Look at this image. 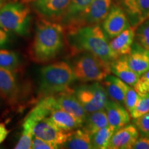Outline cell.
I'll list each match as a JSON object with an SVG mask.
<instances>
[{"label": "cell", "instance_id": "obj_1", "mask_svg": "<svg viewBox=\"0 0 149 149\" xmlns=\"http://www.w3.org/2000/svg\"><path fill=\"white\" fill-rule=\"evenodd\" d=\"M66 32L59 22L40 18L35 24V35L29 48L31 60L46 64L55 59L64 48Z\"/></svg>", "mask_w": 149, "mask_h": 149}, {"label": "cell", "instance_id": "obj_2", "mask_svg": "<svg viewBox=\"0 0 149 149\" xmlns=\"http://www.w3.org/2000/svg\"><path fill=\"white\" fill-rule=\"evenodd\" d=\"M66 33L72 55L88 52L111 62L109 38L100 25L84 26Z\"/></svg>", "mask_w": 149, "mask_h": 149}, {"label": "cell", "instance_id": "obj_3", "mask_svg": "<svg viewBox=\"0 0 149 149\" xmlns=\"http://www.w3.org/2000/svg\"><path fill=\"white\" fill-rule=\"evenodd\" d=\"M74 78L72 66L64 61L46 65L40 70L39 93L42 97L52 96L70 88Z\"/></svg>", "mask_w": 149, "mask_h": 149}, {"label": "cell", "instance_id": "obj_4", "mask_svg": "<svg viewBox=\"0 0 149 149\" xmlns=\"http://www.w3.org/2000/svg\"><path fill=\"white\" fill-rule=\"evenodd\" d=\"M31 25V10L27 3L12 1L0 8V27L8 33L27 36Z\"/></svg>", "mask_w": 149, "mask_h": 149}, {"label": "cell", "instance_id": "obj_5", "mask_svg": "<svg viewBox=\"0 0 149 149\" xmlns=\"http://www.w3.org/2000/svg\"><path fill=\"white\" fill-rule=\"evenodd\" d=\"M72 71L75 79L83 83L100 82L111 74V63L88 52H81L73 60Z\"/></svg>", "mask_w": 149, "mask_h": 149}, {"label": "cell", "instance_id": "obj_6", "mask_svg": "<svg viewBox=\"0 0 149 149\" xmlns=\"http://www.w3.org/2000/svg\"><path fill=\"white\" fill-rule=\"evenodd\" d=\"M74 92L87 114L105 109L109 100L103 84L97 81L80 86Z\"/></svg>", "mask_w": 149, "mask_h": 149}, {"label": "cell", "instance_id": "obj_7", "mask_svg": "<svg viewBox=\"0 0 149 149\" xmlns=\"http://www.w3.org/2000/svg\"><path fill=\"white\" fill-rule=\"evenodd\" d=\"M17 79L16 74L0 67V96L10 106L15 108L21 105L24 99V91Z\"/></svg>", "mask_w": 149, "mask_h": 149}, {"label": "cell", "instance_id": "obj_8", "mask_svg": "<svg viewBox=\"0 0 149 149\" xmlns=\"http://www.w3.org/2000/svg\"><path fill=\"white\" fill-rule=\"evenodd\" d=\"M114 3V0H94L76 23L65 32H69L84 26L100 25L107 17Z\"/></svg>", "mask_w": 149, "mask_h": 149}, {"label": "cell", "instance_id": "obj_9", "mask_svg": "<svg viewBox=\"0 0 149 149\" xmlns=\"http://www.w3.org/2000/svg\"><path fill=\"white\" fill-rule=\"evenodd\" d=\"M71 132L66 131L56 126L48 117L38 120L33 127V135L59 148L66 142Z\"/></svg>", "mask_w": 149, "mask_h": 149}, {"label": "cell", "instance_id": "obj_10", "mask_svg": "<svg viewBox=\"0 0 149 149\" xmlns=\"http://www.w3.org/2000/svg\"><path fill=\"white\" fill-rule=\"evenodd\" d=\"M102 24V29L110 39L114 38L131 26L125 11L115 3Z\"/></svg>", "mask_w": 149, "mask_h": 149}, {"label": "cell", "instance_id": "obj_11", "mask_svg": "<svg viewBox=\"0 0 149 149\" xmlns=\"http://www.w3.org/2000/svg\"><path fill=\"white\" fill-rule=\"evenodd\" d=\"M71 0H33L32 6L41 18L59 22Z\"/></svg>", "mask_w": 149, "mask_h": 149}, {"label": "cell", "instance_id": "obj_12", "mask_svg": "<svg viewBox=\"0 0 149 149\" xmlns=\"http://www.w3.org/2000/svg\"><path fill=\"white\" fill-rule=\"evenodd\" d=\"M136 29L135 27L130 26L109 42L111 61L123 56L128 55L130 53L135 40Z\"/></svg>", "mask_w": 149, "mask_h": 149}, {"label": "cell", "instance_id": "obj_13", "mask_svg": "<svg viewBox=\"0 0 149 149\" xmlns=\"http://www.w3.org/2000/svg\"><path fill=\"white\" fill-rule=\"evenodd\" d=\"M122 7L136 29L149 18V0H122Z\"/></svg>", "mask_w": 149, "mask_h": 149}, {"label": "cell", "instance_id": "obj_14", "mask_svg": "<svg viewBox=\"0 0 149 149\" xmlns=\"http://www.w3.org/2000/svg\"><path fill=\"white\" fill-rule=\"evenodd\" d=\"M57 108L68 112L83 122L86 118L87 113L71 88L54 95Z\"/></svg>", "mask_w": 149, "mask_h": 149}, {"label": "cell", "instance_id": "obj_15", "mask_svg": "<svg viewBox=\"0 0 149 149\" xmlns=\"http://www.w3.org/2000/svg\"><path fill=\"white\" fill-rule=\"evenodd\" d=\"M139 137V133L135 124H128L115 132L108 149H132Z\"/></svg>", "mask_w": 149, "mask_h": 149}, {"label": "cell", "instance_id": "obj_16", "mask_svg": "<svg viewBox=\"0 0 149 149\" xmlns=\"http://www.w3.org/2000/svg\"><path fill=\"white\" fill-rule=\"evenodd\" d=\"M109 124L115 130L129 124L131 116L124 105L109 98L105 106Z\"/></svg>", "mask_w": 149, "mask_h": 149}, {"label": "cell", "instance_id": "obj_17", "mask_svg": "<svg viewBox=\"0 0 149 149\" xmlns=\"http://www.w3.org/2000/svg\"><path fill=\"white\" fill-rule=\"evenodd\" d=\"M126 57L130 68L139 76L149 70V51L137 43Z\"/></svg>", "mask_w": 149, "mask_h": 149}, {"label": "cell", "instance_id": "obj_18", "mask_svg": "<svg viewBox=\"0 0 149 149\" xmlns=\"http://www.w3.org/2000/svg\"><path fill=\"white\" fill-rule=\"evenodd\" d=\"M48 117L56 126L66 131L81 128L84 124L82 121L59 108L53 109Z\"/></svg>", "mask_w": 149, "mask_h": 149}, {"label": "cell", "instance_id": "obj_19", "mask_svg": "<svg viewBox=\"0 0 149 149\" xmlns=\"http://www.w3.org/2000/svg\"><path fill=\"white\" fill-rule=\"evenodd\" d=\"M94 0H71L68 8L60 19V23L65 31L71 28L79 17L82 15L87 8Z\"/></svg>", "mask_w": 149, "mask_h": 149}, {"label": "cell", "instance_id": "obj_20", "mask_svg": "<svg viewBox=\"0 0 149 149\" xmlns=\"http://www.w3.org/2000/svg\"><path fill=\"white\" fill-rule=\"evenodd\" d=\"M111 68L112 73L130 86L133 87L139 77V74L130 67L126 55L112 61Z\"/></svg>", "mask_w": 149, "mask_h": 149}, {"label": "cell", "instance_id": "obj_21", "mask_svg": "<svg viewBox=\"0 0 149 149\" xmlns=\"http://www.w3.org/2000/svg\"><path fill=\"white\" fill-rule=\"evenodd\" d=\"M102 84L110 100L124 105V97L129 85L115 75L111 74L107 76Z\"/></svg>", "mask_w": 149, "mask_h": 149}, {"label": "cell", "instance_id": "obj_22", "mask_svg": "<svg viewBox=\"0 0 149 149\" xmlns=\"http://www.w3.org/2000/svg\"><path fill=\"white\" fill-rule=\"evenodd\" d=\"M82 128V127H81ZM62 148L69 149H92L91 135L84 128L72 130L68 139L62 146Z\"/></svg>", "mask_w": 149, "mask_h": 149}, {"label": "cell", "instance_id": "obj_23", "mask_svg": "<svg viewBox=\"0 0 149 149\" xmlns=\"http://www.w3.org/2000/svg\"><path fill=\"white\" fill-rule=\"evenodd\" d=\"M109 125L107 112L104 109L87 115L82 128L91 135Z\"/></svg>", "mask_w": 149, "mask_h": 149}, {"label": "cell", "instance_id": "obj_24", "mask_svg": "<svg viewBox=\"0 0 149 149\" xmlns=\"http://www.w3.org/2000/svg\"><path fill=\"white\" fill-rule=\"evenodd\" d=\"M0 67L17 73L22 72V62L19 56L15 51L0 49Z\"/></svg>", "mask_w": 149, "mask_h": 149}, {"label": "cell", "instance_id": "obj_25", "mask_svg": "<svg viewBox=\"0 0 149 149\" xmlns=\"http://www.w3.org/2000/svg\"><path fill=\"white\" fill-rule=\"evenodd\" d=\"M116 131L111 126H107L91 135L93 148L108 149L112 136Z\"/></svg>", "mask_w": 149, "mask_h": 149}, {"label": "cell", "instance_id": "obj_26", "mask_svg": "<svg viewBox=\"0 0 149 149\" xmlns=\"http://www.w3.org/2000/svg\"><path fill=\"white\" fill-rule=\"evenodd\" d=\"M35 124L31 120L26 117L22 125V135L19 139L17 144L15 145V149H31L33 138V127Z\"/></svg>", "mask_w": 149, "mask_h": 149}, {"label": "cell", "instance_id": "obj_27", "mask_svg": "<svg viewBox=\"0 0 149 149\" xmlns=\"http://www.w3.org/2000/svg\"><path fill=\"white\" fill-rule=\"evenodd\" d=\"M135 40L139 46L149 51V18L136 29Z\"/></svg>", "mask_w": 149, "mask_h": 149}, {"label": "cell", "instance_id": "obj_28", "mask_svg": "<svg viewBox=\"0 0 149 149\" xmlns=\"http://www.w3.org/2000/svg\"><path fill=\"white\" fill-rule=\"evenodd\" d=\"M148 113H149V95H139V99L137 104L130 112L131 118H137Z\"/></svg>", "mask_w": 149, "mask_h": 149}, {"label": "cell", "instance_id": "obj_29", "mask_svg": "<svg viewBox=\"0 0 149 149\" xmlns=\"http://www.w3.org/2000/svg\"><path fill=\"white\" fill-rule=\"evenodd\" d=\"M133 88L140 96L149 95V70L139 76Z\"/></svg>", "mask_w": 149, "mask_h": 149}, {"label": "cell", "instance_id": "obj_30", "mask_svg": "<svg viewBox=\"0 0 149 149\" xmlns=\"http://www.w3.org/2000/svg\"><path fill=\"white\" fill-rule=\"evenodd\" d=\"M139 99V95L136 92V91L134 88H132V86H129L126 91L125 97L124 100V106L128 112L132 111L137 104Z\"/></svg>", "mask_w": 149, "mask_h": 149}, {"label": "cell", "instance_id": "obj_31", "mask_svg": "<svg viewBox=\"0 0 149 149\" xmlns=\"http://www.w3.org/2000/svg\"><path fill=\"white\" fill-rule=\"evenodd\" d=\"M133 124L141 135L149 137V113L133 119Z\"/></svg>", "mask_w": 149, "mask_h": 149}, {"label": "cell", "instance_id": "obj_32", "mask_svg": "<svg viewBox=\"0 0 149 149\" xmlns=\"http://www.w3.org/2000/svg\"><path fill=\"white\" fill-rule=\"evenodd\" d=\"M59 147L51 143L43 140L42 139L33 136L31 148L33 149H57Z\"/></svg>", "mask_w": 149, "mask_h": 149}, {"label": "cell", "instance_id": "obj_33", "mask_svg": "<svg viewBox=\"0 0 149 149\" xmlns=\"http://www.w3.org/2000/svg\"><path fill=\"white\" fill-rule=\"evenodd\" d=\"M133 149H149V137L142 136L139 137L133 146Z\"/></svg>", "mask_w": 149, "mask_h": 149}, {"label": "cell", "instance_id": "obj_34", "mask_svg": "<svg viewBox=\"0 0 149 149\" xmlns=\"http://www.w3.org/2000/svg\"><path fill=\"white\" fill-rule=\"evenodd\" d=\"M10 42V35L8 32L0 27V49L5 48Z\"/></svg>", "mask_w": 149, "mask_h": 149}, {"label": "cell", "instance_id": "obj_35", "mask_svg": "<svg viewBox=\"0 0 149 149\" xmlns=\"http://www.w3.org/2000/svg\"><path fill=\"white\" fill-rule=\"evenodd\" d=\"M9 133H10V130L7 129L5 124L3 123H0V144H1L6 139Z\"/></svg>", "mask_w": 149, "mask_h": 149}, {"label": "cell", "instance_id": "obj_36", "mask_svg": "<svg viewBox=\"0 0 149 149\" xmlns=\"http://www.w3.org/2000/svg\"><path fill=\"white\" fill-rule=\"evenodd\" d=\"M6 0H0V8L5 3Z\"/></svg>", "mask_w": 149, "mask_h": 149}, {"label": "cell", "instance_id": "obj_37", "mask_svg": "<svg viewBox=\"0 0 149 149\" xmlns=\"http://www.w3.org/2000/svg\"><path fill=\"white\" fill-rule=\"evenodd\" d=\"M21 1H23V2L25 3H29V2H32L33 0H20Z\"/></svg>", "mask_w": 149, "mask_h": 149}]
</instances>
